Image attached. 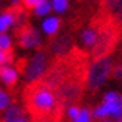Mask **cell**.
<instances>
[{
    "instance_id": "52a82bcc",
    "label": "cell",
    "mask_w": 122,
    "mask_h": 122,
    "mask_svg": "<svg viewBox=\"0 0 122 122\" xmlns=\"http://www.w3.org/2000/svg\"><path fill=\"white\" fill-rule=\"evenodd\" d=\"M3 122H30V119L24 115L22 109L18 104H10L5 110Z\"/></svg>"
},
{
    "instance_id": "3957f363",
    "label": "cell",
    "mask_w": 122,
    "mask_h": 122,
    "mask_svg": "<svg viewBox=\"0 0 122 122\" xmlns=\"http://www.w3.org/2000/svg\"><path fill=\"white\" fill-rule=\"evenodd\" d=\"M30 103H31V107L36 112L48 113V112H51L52 109L55 107L57 98H55V94L52 92L51 88L42 86V88H37L31 94V97H30Z\"/></svg>"
},
{
    "instance_id": "e0dca14e",
    "label": "cell",
    "mask_w": 122,
    "mask_h": 122,
    "mask_svg": "<svg viewBox=\"0 0 122 122\" xmlns=\"http://www.w3.org/2000/svg\"><path fill=\"white\" fill-rule=\"evenodd\" d=\"M81 110H82V109L77 107V106H70L69 109H67V116L73 121V119H76L79 115H81Z\"/></svg>"
},
{
    "instance_id": "7c38bea8",
    "label": "cell",
    "mask_w": 122,
    "mask_h": 122,
    "mask_svg": "<svg viewBox=\"0 0 122 122\" xmlns=\"http://www.w3.org/2000/svg\"><path fill=\"white\" fill-rule=\"evenodd\" d=\"M92 118L95 119H107V118H110V113H109V109L106 106V103H101V104H98L94 110H92Z\"/></svg>"
},
{
    "instance_id": "ffe728a7",
    "label": "cell",
    "mask_w": 122,
    "mask_h": 122,
    "mask_svg": "<svg viewBox=\"0 0 122 122\" xmlns=\"http://www.w3.org/2000/svg\"><path fill=\"white\" fill-rule=\"evenodd\" d=\"M113 76L118 79V81H122V63L116 67H113Z\"/></svg>"
},
{
    "instance_id": "9c48e42d",
    "label": "cell",
    "mask_w": 122,
    "mask_h": 122,
    "mask_svg": "<svg viewBox=\"0 0 122 122\" xmlns=\"http://www.w3.org/2000/svg\"><path fill=\"white\" fill-rule=\"evenodd\" d=\"M15 22H16V18L14 12L6 10L3 14H0V33H8L15 25Z\"/></svg>"
},
{
    "instance_id": "8992f818",
    "label": "cell",
    "mask_w": 122,
    "mask_h": 122,
    "mask_svg": "<svg viewBox=\"0 0 122 122\" xmlns=\"http://www.w3.org/2000/svg\"><path fill=\"white\" fill-rule=\"evenodd\" d=\"M60 27H61V20L57 15L45 16L43 21H42V24H40L42 33L46 34V36H55L60 31Z\"/></svg>"
},
{
    "instance_id": "7402d4cb",
    "label": "cell",
    "mask_w": 122,
    "mask_h": 122,
    "mask_svg": "<svg viewBox=\"0 0 122 122\" xmlns=\"http://www.w3.org/2000/svg\"><path fill=\"white\" fill-rule=\"evenodd\" d=\"M100 122H112V121H109V118H107V119H101Z\"/></svg>"
},
{
    "instance_id": "2e32d148",
    "label": "cell",
    "mask_w": 122,
    "mask_h": 122,
    "mask_svg": "<svg viewBox=\"0 0 122 122\" xmlns=\"http://www.w3.org/2000/svg\"><path fill=\"white\" fill-rule=\"evenodd\" d=\"M12 61H14V57H12L10 51H5L3 48H0V66L10 64Z\"/></svg>"
},
{
    "instance_id": "603a6c76",
    "label": "cell",
    "mask_w": 122,
    "mask_h": 122,
    "mask_svg": "<svg viewBox=\"0 0 122 122\" xmlns=\"http://www.w3.org/2000/svg\"><path fill=\"white\" fill-rule=\"evenodd\" d=\"M116 122H122V119H118V121H116Z\"/></svg>"
},
{
    "instance_id": "277c9868",
    "label": "cell",
    "mask_w": 122,
    "mask_h": 122,
    "mask_svg": "<svg viewBox=\"0 0 122 122\" xmlns=\"http://www.w3.org/2000/svg\"><path fill=\"white\" fill-rule=\"evenodd\" d=\"M42 45V34L36 28H25L20 33V46L24 49H36Z\"/></svg>"
},
{
    "instance_id": "9a60e30c",
    "label": "cell",
    "mask_w": 122,
    "mask_h": 122,
    "mask_svg": "<svg viewBox=\"0 0 122 122\" xmlns=\"http://www.w3.org/2000/svg\"><path fill=\"white\" fill-rule=\"evenodd\" d=\"M71 122H92V112H89L88 109H82L81 115Z\"/></svg>"
},
{
    "instance_id": "d6986e66",
    "label": "cell",
    "mask_w": 122,
    "mask_h": 122,
    "mask_svg": "<svg viewBox=\"0 0 122 122\" xmlns=\"http://www.w3.org/2000/svg\"><path fill=\"white\" fill-rule=\"evenodd\" d=\"M40 2L42 0H22V5L25 6V8H28V9H34Z\"/></svg>"
},
{
    "instance_id": "ac0fdd59",
    "label": "cell",
    "mask_w": 122,
    "mask_h": 122,
    "mask_svg": "<svg viewBox=\"0 0 122 122\" xmlns=\"http://www.w3.org/2000/svg\"><path fill=\"white\" fill-rule=\"evenodd\" d=\"M109 3H110V6L118 12V15L122 18V0H107Z\"/></svg>"
},
{
    "instance_id": "8fae6325",
    "label": "cell",
    "mask_w": 122,
    "mask_h": 122,
    "mask_svg": "<svg viewBox=\"0 0 122 122\" xmlns=\"http://www.w3.org/2000/svg\"><path fill=\"white\" fill-rule=\"evenodd\" d=\"M51 5H52V10L55 14H66L69 10V6H70V0H51Z\"/></svg>"
},
{
    "instance_id": "4fadbf2b",
    "label": "cell",
    "mask_w": 122,
    "mask_h": 122,
    "mask_svg": "<svg viewBox=\"0 0 122 122\" xmlns=\"http://www.w3.org/2000/svg\"><path fill=\"white\" fill-rule=\"evenodd\" d=\"M12 46H14V39L8 33H0V48H3L5 51H10Z\"/></svg>"
},
{
    "instance_id": "30bf717a",
    "label": "cell",
    "mask_w": 122,
    "mask_h": 122,
    "mask_svg": "<svg viewBox=\"0 0 122 122\" xmlns=\"http://www.w3.org/2000/svg\"><path fill=\"white\" fill-rule=\"evenodd\" d=\"M33 12L36 14V16H42L45 18L48 16L52 12V5H51V0H42V2L36 6V8L33 9Z\"/></svg>"
},
{
    "instance_id": "ba28073f",
    "label": "cell",
    "mask_w": 122,
    "mask_h": 122,
    "mask_svg": "<svg viewBox=\"0 0 122 122\" xmlns=\"http://www.w3.org/2000/svg\"><path fill=\"white\" fill-rule=\"evenodd\" d=\"M81 42L86 48H92L100 42V34L94 28H86V30H83L82 34H81Z\"/></svg>"
},
{
    "instance_id": "6da1fadb",
    "label": "cell",
    "mask_w": 122,
    "mask_h": 122,
    "mask_svg": "<svg viewBox=\"0 0 122 122\" xmlns=\"http://www.w3.org/2000/svg\"><path fill=\"white\" fill-rule=\"evenodd\" d=\"M112 73H113V63L109 57H103L94 61L86 75V82L89 85V88L97 89L103 86L107 82V79L110 77Z\"/></svg>"
},
{
    "instance_id": "7a4b0ae2",
    "label": "cell",
    "mask_w": 122,
    "mask_h": 122,
    "mask_svg": "<svg viewBox=\"0 0 122 122\" xmlns=\"http://www.w3.org/2000/svg\"><path fill=\"white\" fill-rule=\"evenodd\" d=\"M48 70V54L43 51L36 52L28 60V63L24 67V77L27 82H36L39 81Z\"/></svg>"
},
{
    "instance_id": "5bb4252c",
    "label": "cell",
    "mask_w": 122,
    "mask_h": 122,
    "mask_svg": "<svg viewBox=\"0 0 122 122\" xmlns=\"http://www.w3.org/2000/svg\"><path fill=\"white\" fill-rule=\"evenodd\" d=\"M10 106V95L5 89H0V112H5Z\"/></svg>"
},
{
    "instance_id": "5b68a950",
    "label": "cell",
    "mask_w": 122,
    "mask_h": 122,
    "mask_svg": "<svg viewBox=\"0 0 122 122\" xmlns=\"http://www.w3.org/2000/svg\"><path fill=\"white\" fill-rule=\"evenodd\" d=\"M20 79V71L12 64L0 66V82L6 86H14Z\"/></svg>"
},
{
    "instance_id": "44dd1931",
    "label": "cell",
    "mask_w": 122,
    "mask_h": 122,
    "mask_svg": "<svg viewBox=\"0 0 122 122\" xmlns=\"http://www.w3.org/2000/svg\"><path fill=\"white\" fill-rule=\"evenodd\" d=\"M20 3H21V0H12V6H15V8H16Z\"/></svg>"
}]
</instances>
